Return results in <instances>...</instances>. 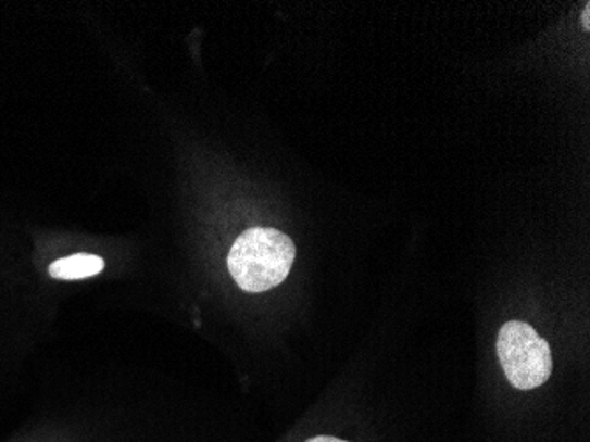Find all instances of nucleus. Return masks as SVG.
I'll return each mask as SVG.
<instances>
[{"label":"nucleus","mask_w":590,"mask_h":442,"mask_svg":"<svg viewBox=\"0 0 590 442\" xmlns=\"http://www.w3.org/2000/svg\"><path fill=\"white\" fill-rule=\"evenodd\" d=\"M296 258V244L274 229L246 230L228 253V271L246 292H265L287 278Z\"/></svg>","instance_id":"f257e3e1"},{"label":"nucleus","mask_w":590,"mask_h":442,"mask_svg":"<svg viewBox=\"0 0 590 442\" xmlns=\"http://www.w3.org/2000/svg\"><path fill=\"white\" fill-rule=\"evenodd\" d=\"M502 370L518 390H533L552 376V351L547 340L527 323L510 320L497 340Z\"/></svg>","instance_id":"f03ea898"},{"label":"nucleus","mask_w":590,"mask_h":442,"mask_svg":"<svg viewBox=\"0 0 590 442\" xmlns=\"http://www.w3.org/2000/svg\"><path fill=\"white\" fill-rule=\"evenodd\" d=\"M104 261L90 253H76L72 257L53 262L48 273L58 280H84L103 271Z\"/></svg>","instance_id":"7ed1b4c3"},{"label":"nucleus","mask_w":590,"mask_h":442,"mask_svg":"<svg viewBox=\"0 0 590 442\" xmlns=\"http://www.w3.org/2000/svg\"><path fill=\"white\" fill-rule=\"evenodd\" d=\"M590 8L589 4L586 5V11H583V27H586L587 30H589L590 27Z\"/></svg>","instance_id":"39448f33"},{"label":"nucleus","mask_w":590,"mask_h":442,"mask_svg":"<svg viewBox=\"0 0 590 442\" xmlns=\"http://www.w3.org/2000/svg\"><path fill=\"white\" fill-rule=\"evenodd\" d=\"M307 442H347V441H341V439H336V438H329V435H318V438L310 439V441Z\"/></svg>","instance_id":"20e7f679"}]
</instances>
